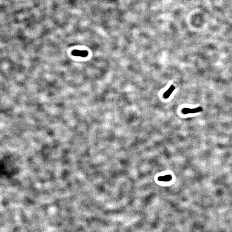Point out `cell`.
Here are the masks:
<instances>
[{
    "label": "cell",
    "mask_w": 232,
    "mask_h": 232,
    "mask_svg": "<svg viewBox=\"0 0 232 232\" xmlns=\"http://www.w3.org/2000/svg\"><path fill=\"white\" fill-rule=\"evenodd\" d=\"M203 109L201 107H197V108H184L182 110V113L183 114H195L197 113L200 112L202 111Z\"/></svg>",
    "instance_id": "cell-1"
},
{
    "label": "cell",
    "mask_w": 232,
    "mask_h": 232,
    "mask_svg": "<svg viewBox=\"0 0 232 232\" xmlns=\"http://www.w3.org/2000/svg\"><path fill=\"white\" fill-rule=\"evenodd\" d=\"M175 90V87L174 86L172 85L170 86V87L169 88V89L166 91L163 94V97L165 99H167L169 96L172 93H173L174 90Z\"/></svg>",
    "instance_id": "cell-2"
}]
</instances>
